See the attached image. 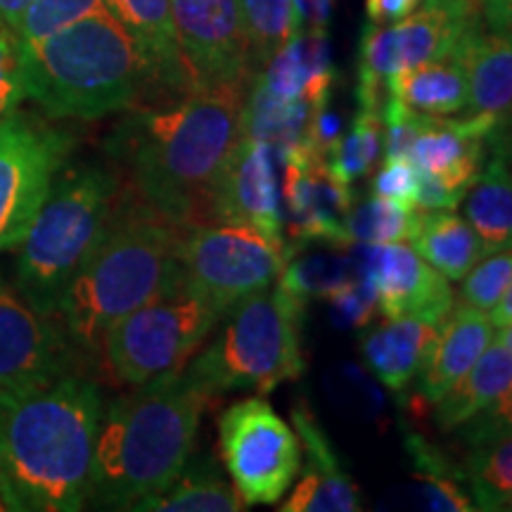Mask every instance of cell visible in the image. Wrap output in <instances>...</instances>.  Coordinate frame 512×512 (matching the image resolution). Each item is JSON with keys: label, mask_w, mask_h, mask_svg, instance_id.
Returning a JSON list of instances; mask_svg holds the SVG:
<instances>
[{"label": "cell", "mask_w": 512, "mask_h": 512, "mask_svg": "<svg viewBox=\"0 0 512 512\" xmlns=\"http://www.w3.org/2000/svg\"><path fill=\"white\" fill-rule=\"evenodd\" d=\"M136 512H240L247 510L233 484L211 458L188 460L166 489L136 503Z\"/></svg>", "instance_id": "obj_27"}, {"label": "cell", "mask_w": 512, "mask_h": 512, "mask_svg": "<svg viewBox=\"0 0 512 512\" xmlns=\"http://www.w3.org/2000/svg\"><path fill=\"white\" fill-rule=\"evenodd\" d=\"M384 95L408 110L430 117H456L467 110V79L458 55L451 53L389 76Z\"/></svg>", "instance_id": "obj_25"}, {"label": "cell", "mask_w": 512, "mask_h": 512, "mask_svg": "<svg viewBox=\"0 0 512 512\" xmlns=\"http://www.w3.org/2000/svg\"><path fill=\"white\" fill-rule=\"evenodd\" d=\"M31 0H0V24L12 29L17 34L19 22H22L24 10L29 8Z\"/></svg>", "instance_id": "obj_39"}, {"label": "cell", "mask_w": 512, "mask_h": 512, "mask_svg": "<svg viewBox=\"0 0 512 512\" xmlns=\"http://www.w3.org/2000/svg\"><path fill=\"white\" fill-rule=\"evenodd\" d=\"M105 8L143 57L152 83V98L169 100L197 88L178 43L171 0H105Z\"/></svg>", "instance_id": "obj_17"}, {"label": "cell", "mask_w": 512, "mask_h": 512, "mask_svg": "<svg viewBox=\"0 0 512 512\" xmlns=\"http://www.w3.org/2000/svg\"><path fill=\"white\" fill-rule=\"evenodd\" d=\"M249 81H216L133 107L110 138L131 188L178 226L211 223V195L242 138Z\"/></svg>", "instance_id": "obj_1"}, {"label": "cell", "mask_w": 512, "mask_h": 512, "mask_svg": "<svg viewBox=\"0 0 512 512\" xmlns=\"http://www.w3.org/2000/svg\"><path fill=\"white\" fill-rule=\"evenodd\" d=\"M249 62L259 72L271 57L297 34L292 0H240Z\"/></svg>", "instance_id": "obj_28"}, {"label": "cell", "mask_w": 512, "mask_h": 512, "mask_svg": "<svg viewBox=\"0 0 512 512\" xmlns=\"http://www.w3.org/2000/svg\"><path fill=\"white\" fill-rule=\"evenodd\" d=\"M105 0H31L17 27L19 46L43 41L55 31L102 12Z\"/></svg>", "instance_id": "obj_31"}, {"label": "cell", "mask_w": 512, "mask_h": 512, "mask_svg": "<svg viewBox=\"0 0 512 512\" xmlns=\"http://www.w3.org/2000/svg\"><path fill=\"white\" fill-rule=\"evenodd\" d=\"M332 302H335L337 311L356 328L366 325L373 318V306H375V290L373 283H342L330 292Z\"/></svg>", "instance_id": "obj_35"}, {"label": "cell", "mask_w": 512, "mask_h": 512, "mask_svg": "<svg viewBox=\"0 0 512 512\" xmlns=\"http://www.w3.org/2000/svg\"><path fill=\"white\" fill-rule=\"evenodd\" d=\"M491 337H494V325L489 313L472 309L456 299L451 311L441 320L430 356L415 375L420 399L430 406L437 403L451 389V384L460 380L482 356Z\"/></svg>", "instance_id": "obj_21"}, {"label": "cell", "mask_w": 512, "mask_h": 512, "mask_svg": "<svg viewBox=\"0 0 512 512\" xmlns=\"http://www.w3.org/2000/svg\"><path fill=\"white\" fill-rule=\"evenodd\" d=\"M510 422V396H505L463 425L470 439L463 477L475 510L503 512L512 508Z\"/></svg>", "instance_id": "obj_18"}, {"label": "cell", "mask_w": 512, "mask_h": 512, "mask_svg": "<svg viewBox=\"0 0 512 512\" xmlns=\"http://www.w3.org/2000/svg\"><path fill=\"white\" fill-rule=\"evenodd\" d=\"M211 396L185 370L138 384L102 408L88 498L102 510H133L178 477L192 456Z\"/></svg>", "instance_id": "obj_3"}, {"label": "cell", "mask_w": 512, "mask_h": 512, "mask_svg": "<svg viewBox=\"0 0 512 512\" xmlns=\"http://www.w3.org/2000/svg\"><path fill=\"white\" fill-rule=\"evenodd\" d=\"M178 259L183 285L223 313L271 287L287 268V249L240 223H200L183 230Z\"/></svg>", "instance_id": "obj_9"}, {"label": "cell", "mask_w": 512, "mask_h": 512, "mask_svg": "<svg viewBox=\"0 0 512 512\" xmlns=\"http://www.w3.org/2000/svg\"><path fill=\"white\" fill-rule=\"evenodd\" d=\"M472 17L475 8L467 0H422L399 22L368 24L358 50L361 110H382L389 76L451 55Z\"/></svg>", "instance_id": "obj_11"}, {"label": "cell", "mask_w": 512, "mask_h": 512, "mask_svg": "<svg viewBox=\"0 0 512 512\" xmlns=\"http://www.w3.org/2000/svg\"><path fill=\"white\" fill-rule=\"evenodd\" d=\"M72 138L29 112L0 117V252L17 249L64 169Z\"/></svg>", "instance_id": "obj_12"}, {"label": "cell", "mask_w": 512, "mask_h": 512, "mask_svg": "<svg viewBox=\"0 0 512 512\" xmlns=\"http://www.w3.org/2000/svg\"><path fill=\"white\" fill-rule=\"evenodd\" d=\"M121 195L119 181L95 164L60 171L19 242L17 290L38 311L57 316L64 287L105 235Z\"/></svg>", "instance_id": "obj_6"}, {"label": "cell", "mask_w": 512, "mask_h": 512, "mask_svg": "<svg viewBox=\"0 0 512 512\" xmlns=\"http://www.w3.org/2000/svg\"><path fill=\"white\" fill-rule=\"evenodd\" d=\"M297 31H325L330 22L332 0H292Z\"/></svg>", "instance_id": "obj_37"}, {"label": "cell", "mask_w": 512, "mask_h": 512, "mask_svg": "<svg viewBox=\"0 0 512 512\" xmlns=\"http://www.w3.org/2000/svg\"><path fill=\"white\" fill-rule=\"evenodd\" d=\"M183 226L128 185L98 245L64 287L57 318L81 358L102 361L107 332L181 283Z\"/></svg>", "instance_id": "obj_2"}, {"label": "cell", "mask_w": 512, "mask_h": 512, "mask_svg": "<svg viewBox=\"0 0 512 512\" xmlns=\"http://www.w3.org/2000/svg\"><path fill=\"white\" fill-rule=\"evenodd\" d=\"M19 69L24 98L50 119L95 121L152 95L143 57L107 10L19 46Z\"/></svg>", "instance_id": "obj_5"}, {"label": "cell", "mask_w": 512, "mask_h": 512, "mask_svg": "<svg viewBox=\"0 0 512 512\" xmlns=\"http://www.w3.org/2000/svg\"><path fill=\"white\" fill-rule=\"evenodd\" d=\"M439 325L432 320L392 318L370 328L361 335L363 363L394 394L406 392L437 342Z\"/></svg>", "instance_id": "obj_23"}, {"label": "cell", "mask_w": 512, "mask_h": 512, "mask_svg": "<svg viewBox=\"0 0 512 512\" xmlns=\"http://www.w3.org/2000/svg\"><path fill=\"white\" fill-rule=\"evenodd\" d=\"M411 242L415 252L448 280H463L489 254L475 228L453 209L418 211Z\"/></svg>", "instance_id": "obj_26"}, {"label": "cell", "mask_w": 512, "mask_h": 512, "mask_svg": "<svg viewBox=\"0 0 512 512\" xmlns=\"http://www.w3.org/2000/svg\"><path fill=\"white\" fill-rule=\"evenodd\" d=\"M24 100L22 69H19V41L12 29L0 24V117L15 110Z\"/></svg>", "instance_id": "obj_34"}, {"label": "cell", "mask_w": 512, "mask_h": 512, "mask_svg": "<svg viewBox=\"0 0 512 512\" xmlns=\"http://www.w3.org/2000/svg\"><path fill=\"white\" fill-rule=\"evenodd\" d=\"M219 453L247 508L280 503L302 472L297 432L264 396H247L221 413Z\"/></svg>", "instance_id": "obj_10"}, {"label": "cell", "mask_w": 512, "mask_h": 512, "mask_svg": "<svg viewBox=\"0 0 512 512\" xmlns=\"http://www.w3.org/2000/svg\"><path fill=\"white\" fill-rule=\"evenodd\" d=\"M453 53L463 64L467 79L465 114H489L508 121L512 102L510 29L486 27L475 10Z\"/></svg>", "instance_id": "obj_20"}, {"label": "cell", "mask_w": 512, "mask_h": 512, "mask_svg": "<svg viewBox=\"0 0 512 512\" xmlns=\"http://www.w3.org/2000/svg\"><path fill=\"white\" fill-rule=\"evenodd\" d=\"M211 223H240L283 240L273 150L264 140H238L211 195Z\"/></svg>", "instance_id": "obj_15"}, {"label": "cell", "mask_w": 512, "mask_h": 512, "mask_svg": "<svg viewBox=\"0 0 512 512\" xmlns=\"http://www.w3.org/2000/svg\"><path fill=\"white\" fill-rule=\"evenodd\" d=\"M0 512H24L22 501H19L3 472H0Z\"/></svg>", "instance_id": "obj_41"}, {"label": "cell", "mask_w": 512, "mask_h": 512, "mask_svg": "<svg viewBox=\"0 0 512 512\" xmlns=\"http://www.w3.org/2000/svg\"><path fill=\"white\" fill-rule=\"evenodd\" d=\"M463 188H451V185H444L434 178H427L420 174V185L418 195H415L413 207L418 211H432V209H456L460 200L465 197Z\"/></svg>", "instance_id": "obj_36"}, {"label": "cell", "mask_w": 512, "mask_h": 512, "mask_svg": "<svg viewBox=\"0 0 512 512\" xmlns=\"http://www.w3.org/2000/svg\"><path fill=\"white\" fill-rule=\"evenodd\" d=\"M512 290V254L510 249L486 254L467 271L460 287L458 302L472 309L489 313L498 304L503 294Z\"/></svg>", "instance_id": "obj_32"}, {"label": "cell", "mask_w": 512, "mask_h": 512, "mask_svg": "<svg viewBox=\"0 0 512 512\" xmlns=\"http://www.w3.org/2000/svg\"><path fill=\"white\" fill-rule=\"evenodd\" d=\"M292 422L297 427L299 444L306 451V472L294 486L280 512H358L363 508L358 486L342 470L335 448L325 437L323 427L304 403L292 406Z\"/></svg>", "instance_id": "obj_19"}, {"label": "cell", "mask_w": 512, "mask_h": 512, "mask_svg": "<svg viewBox=\"0 0 512 512\" xmlns=\"http://www.w3.org/2000/svg\"><path fill=\"white\" fill-rule=\"evenodd\" d=\"M505 396H512V328L494 330L472 368L432 403L434 422L441 432H453Z\"/></svg>", "instance_id": "obj_22"}, {"label": "cell", "mask_w": 512, "mask_h": 512, "mask_svg": "<svg viewBox=\"0 0 512 512\" xmlns=\"http://www.w3.org/2000/svg\"><path fill=\"white\" fill-rule=\"evenodd\" d=\"M382 152V117L380 112L361 110L354 119V128L347 136H339L323 155L325 169L339 183L351 185L356 178L373 169L377 155Z\"/></svg>", "instance_id": "obj_29"}, {"label": "cell", "mask_w": 512, "mask_h": 512, "mask_svg": "<svg viewBox=\"0 0 512 512\" xmlns=\"http://www.w3.org/2000/svg\"><path fill=\"white\" fill-rule=\"evenodd\" d=\"M467 3H470L472 5V8H479V5H484V3H489V0H467Z\"/></svg>", "instance_id": "obj_42"}, {"label": "cell", "mask_w": 512, "mask_h": 512, "mask_svg": "<svg viewBox=\"0 0 512 512\" xmlns=\"http://www.w3.org/2000/svg\"><path fill=\"white\" fill-rule=\"evenodd\" d=\"M508 140L498 138L489 147V162L482 164L465 192V219L482 238L486 249H510L512 242V181Z\"/></svg>", "instance_id": "obj_24"}, {"label": "cell", "mask_w": 512, "mask_h": 512, "mask_svg": "<svg viewBox=\"0 0 512 512\" xmlns=\"http://www.w3.org/2000/svg\"><path fill=\"white\" fill-rule=\"evenodd\" d=\"M489 320L494 330L512 328V290L498 299V304L489 311Z\"/></svg>", "instance_id": "obj_40"}, {"label": "cell", "mask_w": 512, "mask_h": 512, "mask_svg": "<svg viewBox=\"0 0 512 512\" xmlns=\"http://www.w3.org/2000/svg\"><path fill=\"white\" fill-rule=\"evenodd\" d=\"M102 408L100 387L81 373L0 396V472L24 510L76 512L86 505Z\"/></svg>", "instance_id": "obj_4"}, {"label": "cell", "mask_w": 512, "mask_h": 512, "mask_svg": "<svg viewBox=\"0 0 512 512\" xmlns=\"http://www.w3.org/2000/svg\"><path fill=\"white\" fill-rule=\"evenodd\" d=\"M422 0H366L370 24H392L418 8Z\"/></svg>", "instance_id": "obj_38"}, {"label": "cell", "mask_w": 512, "mask_h": 512, "mask_svg": "<svg viewBox=\"0 0 512 512\" xmlns=\"http://www.w3.org/2000/svg\"><path fill=\"white\" fill-rule=\"evenodd\" d=\"M370 283L380 313L387 320L418 318L441 323L456 302L448 278L406 242L373 245Z\"/></svg>", "instance_id": "obj_16"}, {"label": "cell", "mask_w": 512, "mask_h": 512, "mask_svg": "<svg viewBox=\"0 0 512 512\" xmlns=\"http://www.w3.org/2000/svg\"><path fill=\"white\" fill-rule=\"evenodd\" d=\"M302 311L304 299L275 280L221 313V330L209 335L211 342L190 358L185 373L211 399L240 389L271 394L283 382L299 380L304 373Z\"/></svg>", "instance_id": "obj_7"}, {"label": "cell", "mask_w": 512, "mask_h": 512, "mask_svg": "<svg viewBox=\"0 0 512 512\" xmlns=\"http://www.w3.org/2000/svg\"><path fill=\"white\" fill-rule=\"evenodd\" d=\"M420 171L415 169L408 157H392L384 159L380 174L373 181V197L413 207L415 195H418Z\"/></svg>", "instance_id": "obj_33"}, {"label": "cell", "mask_w": 512, "mask_h": 512, "mask_svg": "<svg viewBox=\"0 0 512 512\" xmlns=\"http://www.w3.org/2000/svg\"><path fill=\"white\" fill-rule=\"evenodd\" d=\"M171 15L197 86L252 79L240 0H171Z\"/></svg>", "instance_id": "obj_14"}, {"label": "cell", "mask_w": 512, "mask_h": 512, "mask_svg": "<svg viewBox=\"0 0 512 512\" xmlns=\"http://www.w3.org/2000/svg\"><path fill=\"white\" fill-rule=\"evenodd\" d=\"M79 361L60 318L38 311L0 271V396L48 387Z\"/></svg>", "instance_id": "obj_13"}, {"label": "cell", "mask_w": 512, "mask_h": 512, "mask_svg": "<svg viewBox=\"0 0 512 512\" xmlns=\"http://www.w3.org/2000/svg\"><path fill=\"white\" fill-rule=\"evenodd\" d=\"M418 209L403 207V204L373 200L351 209L347 216L349 240H363L370 245H389V242H408L413 238Z\"/></svg>", "instance_id": "obj_30"}, {"label": "cell", "mask_w": 512, "mask_h": 512, "mask_svg": "<svg viewBox=\"0 0 512 512\" xmlns=\"http://www.w3.org/2000/svg\"><path fill=\"white\" fill-rule=\"evenodd\" d=\"M219 318L221 313L181 278L174 290L128 313L107 332L102 363L128 387L178 373L207 342Z\"/></svg>", "instance_id": "obj_8"}]
</instances>
